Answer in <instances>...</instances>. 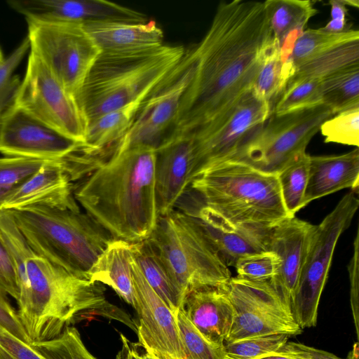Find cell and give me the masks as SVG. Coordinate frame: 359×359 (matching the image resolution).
<instances>
[{"instance_id": "cell-22", "label": "cell", "mask_w": 359, "mask_h": 359, "mask_svg": "<svg viewBox=\"0 0 359 359\" xmlns=\"http://www.w3.org/2000/svg\"><path fill=\"white\" fill-rule=\"evenodd\" d=\"M181 309L208 341L224 345L233 318L232 304L224 288L192 291L185 296Z\"/></svg>"}, {"instance_id": "cell-34", "label": "cell", "mask_w": 359, "mask_h": 359, "mask_svg": "<svg viewBox=\"0 0 359 359\" xmlns=\"http://www.w3.org/2000/svg\"><path fill=\"white\" fill-rule=\"evenodd\" d=\"M48 161L15 156L0 157V210L6 198Z\"/></svg>"}, {"instance_id": "cell-15", "label": "cell", "mask_w": 359, "mask_h": 359, "mask_svg": "<svg viewBox=\"0 0 359 359\" xmlns=\"http://www.w3.org/2000/svg\"><path fill=\"white\" fill-rule=\"evenodd\" d=\"M83 147L15 104L1 116L0 153L4 156L62 160Z\"/></svg>"}, {"instance_id": "cell-50", "label": "cell", "mask_w": 359, "mask_h": 359, "mask_svg": "<svg viewBox=\"0 0 359 359\" xmlns=\"http://www.w3.org/2000/svg\"><path fill=\"white\" fill-rule=\"evenodd\" d=\"M348 359H358V343L353 345V350L350 352Z\"/></svg>"}, {"instance_id": "cell-48", "label": "cell", "mask_w": 359, "mask_h": 359, "mask_svg": "<svg viewBox=\"0 0 359 359\" xmlns=\"http://www.w3.org/2000/svg\"><path fill=\"white\" fill-rule=\"evenodd\" d=\"M351 25L348 24L347 20H333L331 19L325 27H322L323 30L333 33L345 32L350 29Z\"/></svg>"}, {"instance_id": "cell-4", "label": "cell", "mask_w": 359, "mask_h": 359, "mask_svg": "<svg viewBox=\"0 0 359 359\" xmlns=\"http://www.w3.org/2000/svg\"><path fill=\"white\" fill-rule=\"evenodd\" d=\"M186 51L165 45L133 53H100L76 100L86 123L136 101H144Z\"/></svg>"}, {"instance_id": "cell-29", "label": "cell", "mask_w": 359, "mask_h": 359, "mask_svg": "<svg viewBox=\"0 0 359 359\" xmlns=\"http://www.w3.org/2000/svg\"><path fill=\"white\" fill-rule=\"evenodd\" d=\"M294 73L293 66L283 58L274 40L258 71L252 90L259 97L272 104V100L285 90Z\"/></svg>"}, {"instance_id": "cell-19", "label": "cell", "mask_w": 359, "mask_h": 359, "mask_svg": "<svg viewBox=\"0 0 359 359\" xmlns=\"http://www.w3.org/2000/svg\"><path fill=\"white\" fill-rule=\"evenodd\" d=\"M10 6L26 19L73 22L82 25L106 22H144L136 10L106 0H16Z\"/></svg>"}, {"instance_id": "cell-39", "label": "cell", "mask_w": 359, "mask_h": 359, "mask_svg": "<svg viewBox=\"0 0 359 359\" xmlns=\"http://www.w3.org/2000/svg\"><path fill=\"white\" fill-rule=\"evenodd\" d=\"M279 266L277 255L271 251H264L243 256L235 264L238 277L254 281L271 280L276 274Z\"/></svg>"}, {"instance_id": "cell-1", "label": "cell", "mask_w": 359, "mask_h": 359, "mask_svg": "<svg viewBox=\"0 0 359 359\" xmlns=\"http://www.w3.org/2000/svg\"><path fill=\"white\" fill-rule=\"evenodd\" d=\"M273 42L264 2L221 1L206 34L192 46L194 73L169 133L200 135L222 125L252 91Z\"/></svg>"}, {"instance_id": "cell-31", "label": "cell", "mask_w": 359, "mask_h": 359, "mask_svg": "<svg viewBox=\"0 0 359 359\" xmlns=\"http://www.w3.org/2000/svg\"><path fill=\"white\" fill-rule=\"evenodd\" d=\"M310 156L306 152L299 155L277 174L282 201L290 217H295L304 207Z\"/></svg>"}, {"instance_id": "cell-24", "label": "cell", "mask_w": 359, "mask_h": 359, "mask_svg": "<svg viewBox=\"0 0 359 359\" xmlns=\"http://www.w3.org/2000/svg\"><path fill=\"white\" fill-rule=\"evenodd\" d=\"M358 147L339 155L311 156L304 205L346 188L358 192Z\"/></svg>"}, {"instance_id": "cell-10", "label": "cell", "mask_w": 359, "mask_h": 359, "mask_svg": "<svg viewBox=\"0 0 359 359\" xmlns=\"http://www.w3.org/2000/svg\"><path fill=\"white\" fill-rule=\"evenodd\" d=\"M30 52L75 99L100 51L82 24L26 19Z\"/></svg>"}, {"instance_id": "cell-43", "label": "cell", "mask_w": 359, "mask_h": 359, "mask_svg": "<svg viewBox=\"0 0 359 359\" xmlns=\"http://www.w3.org/2000/svg\"><path fill=\"white\" fill-rule=\"evenodd\" d=\"M0 348L13 359H45L29 344L15 337L1 325Z\"/></svg>"}, {"instance_id": "cell-36", "label": "cell", "mask_w": 359, "mask_h": 359, "mask_svg": "<svg viewBox=\"0 0 359 359\" xmlns=\"http://www.w3.org/2000/svg\"><path fill=\"white\" fill-rule=\"evenodd\" d=\"M177 323L184 359H227L224 345L219 346L208 341L181 309L177 313Z\"/></svg>"}, {"instance_id": "cell-16", "label": "cell", "mask_w": 359, "mask_h": 359, "mask_svg": "<svg viewBox=\"0 0 359 359\" xmlns=\"http://www.w3.org/2000/svg\"><path fill=\"white\" fill-rule=\"evenodd\" d=\"M132 276L135 291L140 346L159 359H184L177 316L151 287L133 259Z\"/></svg>"}, {"instance_id": "cell-23", "label": "cell", "mask_w": 359, "mask_h": 359, "mask_svg": "<svg viewBox=\"0 0 359 359\" xmlns=\"http://www.w3.org/2000/svg\"><path fill=\"white\" fill-rule=\"evenodd\" d=\"M83 28L100 53L124 54L152 50L163 44V29L156 21L88 23Z\"/></svg>"}, {"instance_id": "cell-38", "label": "cell", "mask_w": 359, "mask_h": 359, "mask_svg": "<svg viewBox=\"0 0 359 359\" xmlns=\"http://www.w3.org/2000/svg\"><path fill=\"white\" fill-rule=\"evenodd\" d=\"M320 130L325 142L359 146V107L339 112L325 120Z\"/></svg>"}, {"instance_id": "cell-3", "label": "cell", "mask_w": 359, "mask_h": 359, "mask_svg": "<svg viewBox=\"0 0 359 359\" xmlns=\"http://www.w3.org/2000/svg\"><path fill=\"white\" fill-rule=\"evenodd\" d=\"M156 159V149L147 145L114 153L73 184L74 196L114 239L146 240L158 218Z\"/></svg>"}, {"instance_id": "cell-44", "label": "cell", "mask_w": 359, "mask_h": 359, "mask_svg": "<svg viewBox=\"0 0 359 359\" xmlns=\"http://www.w3.org/2000/svg\"><path fill=\"white\" fill-rule=\"evenodd\" d=\"M275 353L292 359H342L327 351L292 341H287Z\"/></svg>"}, {"instance_id": "cell-11", "label": "cell", "mask_w": 359, "mask_h": 359, "mask_svg": "<svg viewBox=\"0 0 359 359\" xmlns=\"http://www.w3.org/2000/svg\"><path fill=\"white\" fill-rule=\"evenodd\" d=\"M225 291L233 310V318L225 343L271 334L295 336L303 332L290 304L270 280L254 281L231 277Z\"/></svg>"}, {"instance_id": "cell-35", "label": "cell", "mask_w": 359, "mask_h": 359, "mask_svg": "<svg viewBox=\"0 0 359 359\" xmlns=\"http://www.w3.org/2000/svg\"><path fill=\"white\" fill-rule=\"evenodd\" d=\"M29 345L45 359H97L83 344L78 330L72 326L53 339Z\"/></svg>"}, {"instance_id": "cell-45", "label": "cell", "mask_w": 359, "mask_h": 359, "mask_svg": "<svg viewBox=\"0 0 359 359\" xmlns=\"http://www.w3.org/2000/svg\"><path fill=\"white\" fill-rule=\"evenodd\" d=\"M29 48V41L26 37L20 46L0 63V92L11 83L13 73Z\"/></svg>"}, {"instance_id": "cell-6", "label": "cell", "mask_w": 359, "mask_h": 359, "mask_svg": "<svg viewBox=\"0 0 359 359\" xmlns=\"http://www.w3.org/2000/svg\"><path fill=\"white\" fill-rule=\"evenodd\" d=\"M8 212L36 253L88 280L90 269L114 239L81 210L30 207Z\"/></svg>"}, {"instance_id": "cell-8", "label": "cell", "mask_w": 359, "mask_h": 359, "mask_svg": "<svg viewBox=\"0 0 359 359\" xmlns=\"http://www.w3.org/2000/svg\"><path fill=\"white\" fill-rule=\"evenodd\" d=\"M334 115L324 104L282 115L271 113L230 161L243 163L262 172L277 175L306 152L307 145L322 123Z\"/></svg>"}, {"instance_id": "cell-17", "label": "cell", "mask_w": 359, "mask_h": 359, "mask_svg": "<svg viewBox=\"0 0 359 359\" xmlns=\"http://www.w3.org/2000/svg\"><path fill=\"white\" fill-rule=\"evenodd\" d=\"M183 196L185 199L177 203L184 204L181 212L193 219L228 267H234L243 256L269 250L271 229L236 225L203 204L189 189Z\"/></svg>"}, {"instance_id": "cell-25", "label": "cell", "mask_w": 359, "mask_h": 359, "mask_svg": "<svg viewBox=\"0 0 359 359\" xmlns=\"http://www.w3.org/2000/svg\"><path fill=\"white\" fill-rule=\"evenodd\" d=\"M132 244L123 240H112L90 269L88 279L111 287L134 309Z\"/></svg>"}, {"instance_id": "cell-42", "label": "cell", "mask_w": 359, "mask_h": 359, "mask_svg": "<svg viewBox=\"0 0 359 359\" xmlns=\"http://www.w3.org/2000/svg\"><path fill=\"white\" fill-rule=\"evenodd\" d=\"M0 325L15 337L26 344H30L18 312L10 304L7 296L1 294H0Z\"/></svg>"}, {"instance_id": "cell-13", "label": "cell", "mask_w": 359, "mask_h": 359, "mask_svg": "<svg viewBox=\"0 0 359 359\" xmlns=\"http://www.w3.org/2000/svg\"><path fill=\"white\" fill-rule=\"evenodd\" d=\"M195 65L191 46L144 99L131 128L111 154L137 145L156 149L159 146L172 128L182 96L193 77Z\"/></svg>"}, {"instance_id": "cell-12", "label": "cell", "mask_w": 359, "mask_h": 359, "mask_svg": "<svg viewBox=\"0 0 359 359\" xmlns=\"http://www.w3.org/2000/svg\"><path fill=\"white\" fill-rule=\"evenodd\" d=\"M14 104L84 146L87 123L76 99L32 52Z\"/></svg>"}, {"instance_id": "cell-2", "label": "cell", "mask_w": 359, "mask_h": 359, "mask_svg": "<svg viewBox=\"0 0 359 359\" xmlns=\"http://www.w3.org/2000/svg\"><path fill=\"white\" fill-rule=\"evenodd\" d=\"M0 235L15 264L17 312L30 344L57 337L83 311L120 321L136 332L130 316L107 300L103 284L77 276L36 253L7 210H0Z\"/></svg>"}, {"instance_id": "cell-47", "label": "cell", "mask_w": 359, "mask_h": 359, "mask_svg": "<svg viewBox=\"0 0 359 359\" xmlns=\"http://www.w3.org/2000/svg\"><path fill=\"white\" fill-rule=\"evenodd\" d=\"M331 6V19L345 20L348 13V9L344 0H331L330 1Z\"/></svg>"}, {"instance_id": "cell-18", "label": "cell", "mask_w": 359, "mask_h": 359, "mask_svg": "<svg viewBox=\"0 0 359 359\" xmlns=\"http://www.w3.org/2000/svg\"><path fill=\"white\" fill-rule=\"evenodd\" d=\"M191 135L170 133L156 148L155 194L158 217L165 216L189 189L194 165Z\"/></svg>"}, {"instance_id": "cell-46", "label": "cell", "mask_w": 359, "mask_h": 359, "mask_svg": "<svg viewBox=\"0 0 359 359\" xmlns=\"http://www.w3.org/2000/svg\"><path fill=\"white\" fill-rule=\"evenodd\" d=\"M122 348L116 355V359H140L137 343L129 341L123 334H121Z\"/></svg>"}, {"instance_id": "cell-27", "label": "cell", "mask_w": 359, "mask_h": 359, "mask_svg": "<svg viewBox=\"0 0 359 359\" xmlns=\"http://www.w3.org/2000/svg\"><path fill=\"white\" fill-rule=\"evenodd\" d=\"M356 66H359V34L297 66L289 81L306 78L321 79L341 69Z\"/></svg>"}, {"instance_id": "cell-5", "label": "cell", "mask_w": 359, "mask_h": 359, "mask_svg": "<svg viewBox=\"0 0 359 359\" xmlns=\"http://www.w3.org/2000/svg\"><path fill=\"white\" fill-rule=\"evenodd\" d=\"M189 188L203 204L236 225L270 229L290 217L277 175L241 162L210 167L194 178Z\"/></svg>"}, {"instance_id": "cell-7", "label": "cell", "mask_w": 359, "mask_h": 359, "mask_svg": "<svg viewBox=\"0 0 359 359\" xmlns=\"http://www.w3.org/2000/svg\"><path fill=\"white\" fill-rule=\"evenodd\" d=\"M183 297L194 290L224 288L229 267L193 219L180 210L158 217L147 239Z\"/></svg>"}, {"instance_id": "cell-40", "label": "cell", "mask_w": 359, "mask_h": 359, "mask_svg": "<svg viewBox=\"0 0 359 359\" xmlns=\"http://www.w3.org/2000/svg\"><path fill=\"white\" fill-rule=\"evenodd\" d=\"M0 294L18 301L19 288L17 272L11 254L0 235Z\"/></svg>"}, {"instance_id": "cell-20", "label": "cell", "mask_w": 359, "mask_h": 359, "mask_svg": "<svg viewBox=\"0 0 359 359\" xmlns=\"http://www.w3.org/2000/svg\"><path fill=\"white\" fill-rule=\"evenodd\" d=\"M73 184L63 159L50 161L6 198L1 210L30 207L80 210Z\"/></svg>"}, {"instance_id": "cell-37", "label": "cell", "mask_w": 359, "mask_h": 359, "mask_svg": "<svg viewBox=\"0 0 359 359\" xmlns=\"http://www.w3.org/2000/svg\"><path fill=\"white\" fill-rule=\"evenodd\" d=\"M285 334L259 335L224 344L227 359H259L275 353L287 341Z\"/></svg>"}, {"instance_id": "cell-54", "label": "cell", "mask_w": 359, "mask_h": 359, "mask_svg": "<svg viewBox=\"0 0 359 359\" xmlns=\"http://www.w3.org/2000/svg\"><path fill=\"white\" fill-rule=\"evenodd\" d=\"M0 121H1V116H0Z\"/></svg>"}, {"instance_id": "cell-14", "label": "cell", "mask_w": 359, "mask_h": 359, "mask_svg": "<svg viewBox=\"0 0 359 359\" xmlns=\"http://www.w3.org/2000/svg\"><path fill=\"white\" fill-rule=\"evenodd\" d=\"M272 112V104L252 90L216 130L191 135L194 153L191 181L208 168L230 161Z\"/></svg>"}, {"instance_id": "cell-52", "label": "cell", "mask_w": 359, "mask_h": 359, "mask_svg": "<svg viewBox=\"0 0 359 359\" xmlns=\"http://www.w3.org/2000/svg\"><path fill=\"white\" fill-rule=\"evenodd\" d=\"M0 359H13L9 354L0 348Z\"/></svg>"}, {"instance_id": "cell-9", "label": "cell", "mask_w": 359, "mask_h": 359, "mask_svg": "<svg viewBox=\"0 0 359 359\" xmlns=\"http://www.w3.org/2000/svg\"><path fill=\"white\" fill-rule=\"evenodd\" d=\"M358 194L352 190L346 194L320 224L316 225L290 302L294 319L303 330L316 325L320 299L334 249L358 209Z\"/></svg>"}, {"instance_id": "cell-41", "label": "cell", "mask_w": 359, "mask_h": 359, "mask_svg": "<svg viewBox=\"0 0 359 359\" xmlns=\"http://www.w3.org/2000/svg\"><path fill=\"white\" fill-rule=\"evenodd\" d=\"M350 280V300L356 334L359 336L358 296H359V231L357 229L353 242V256L348 264Z\"/></svg>"}, {"instance_id": "cell-28", "label": "cell", "mask_w": 359, "mask_h": 359, "mask_svg": "<svg viewBox=\"0 0 359 359\" xmlns=\"http://www.w3.org/2000/svg\"><path fill=\"white\" fill-rule=\"evenodd\" d=\"M132 250L133 259L149 285L177 316L183 297L158 256L147 239L133 243Z\"/></svg>"}, {"instance_id": "cell-21", "label": "cell", "mask_w": 359, "mask_h": 359, "mask_svg": "<svg viewBox=\"0 0 359 359\" xmlns=\"http://www.w3.org/2000/svg\"><path fill=\"white\" fill-rule=\"evenodd\" d=\"M316 225L295 217H288L271 229L269 250L279 259L273 286L290 304Z\"/></svg>"}, {"instance_id": "cell-49", "label": "cell", "mask_w": 359, "mask_h": 359, "mask_svg": "<svg viewBox=\"0 0 359 359\" xmlns=\"http://www.w3.org/2000/svg\"><path fill=\"white\" fill-rule=\"evenodd\" d=\"M259 359H292L289 357L280 355L278 353H272L263 357L259 358Z\"/></svg>"}, {"instance_id": "cell-51", "label": "cell", "mask_w": 359, "mask_h": 359, "mask_svg": "<svg viewBox=\"0 0 359 359\" xmlns=\"http://www.w3.org/2000/svg\"><path fill=\"white\" fill-rule=\"evenodd\" d=\"M140 359H159L155 355L147 352L144 350L143 352L140 353Z\"/></svg>"}, {"instance_id": "cell-33", "label": "cell", "mask_w": 359, "mask_h": 359, "mask_svg": "<svg viewBox=\"0 0 359 359\" xmlns=\"http://www.w3.org/2000/svg\"><path fill=\"white\" fill-rule=\"evenodd\" d=\"M357 34L359 32L355 29L341 33L329 32L321 28L305 29L296 39L288 60L294 70L304 62Z\"/></svg>"}, {"instance_id": "cell-30", "label": "cell", "mask_w": 359, "mask_h": 359, "mask_svg": "<svg viewBox=\"0 0 359 359\" xmlns=\"http://www.w3.org/2000/svg\"><path fill=\"white\" fill-rule=\"evenodd\" d=\"M323 104L336 114L359 107V66L346 68L320 79Z\"/></svg>"}, {"instance_id": "cell-53", "label": "cell", "mask_w": 359, "mask_h": 359, "mask_svg": "<svg viewBox=\"0 0 359 359\" xmlns=\"http://www.w3.org/2000/svg\"><path fill=\"white\" fill-rule=\"evenodd\" d=\"M4 60L1 49L0 48V63Z\"/></svg>"}, {"instance_id": "cell-26", "label": "cell", "mask_w": 359, "mask_h": 359, "mask_svg": "<svg viewBox=\"0 0 359 359\" xmlns=\"http://www.w3.org/2000/svg\"><path fill=\"white\" fill-rule=\"evenodd\" d=\"M264 4L273 39L288 60L296 39L318 11L309 0H267Z\"/></svg>"}, {"instance_id": "cell-32", "label": "cell", "mask_w": 359, "mask_h": 359, "mask_svg": "<svg viewBox=\"0 0 359 359\" xmlns=\"http://www.w3.org/2000/svg\"><path fill=\"white\" fill-rule=\"evenodd\" d=\"M323 104L320 79H300L289 81L273 107L276 115L286 114Z\"/></svg>"}]
</instances>
